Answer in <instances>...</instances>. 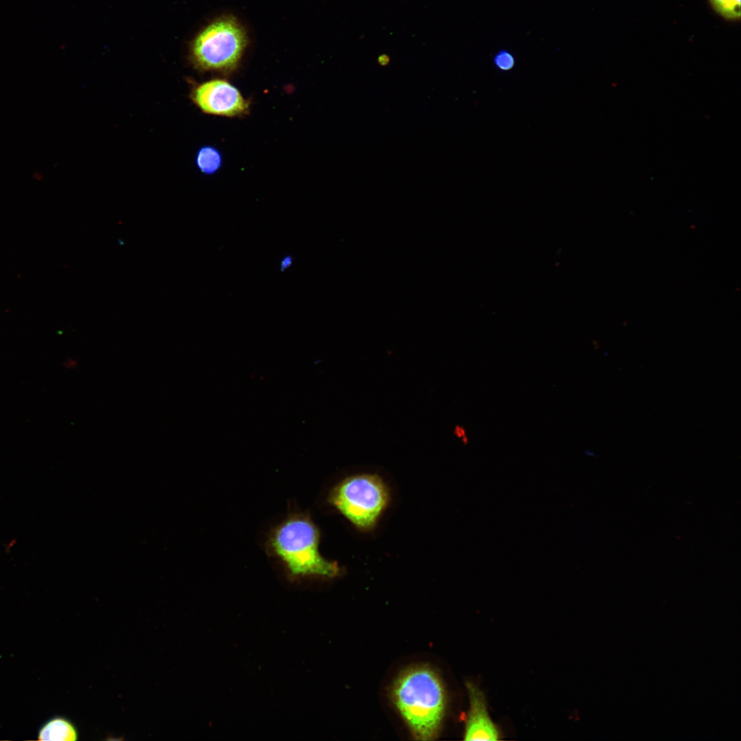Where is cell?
Here are the masks:
<instances>
[{"instance_id": "obj_1", "label": "cell", "mask_w": 741, "mask_h": 741, "mask_svg": "<svg viewBox=\"0 0 741 741\" xmlns=\"http://www.w3.org/2000/svg\"><path fill=\"white\" fill-rule=\"evenodd\" d=\"M320 541V530L311 517L294 513L270 530L265 549L280 563L290 583L336 578L342 569L337 562L322 556Z\"/></svg>"}, {"instance_id": "obj_2", "label": "cell", "mask_w": 741, "mask_h": 741, "mask_svg": "<svg viewBox=\"0 0 741 741\" xmlns=\"http://www.w3.org/2000/svg\"><path fill=\"white\" fill-rule=\"evenodd\" d=\"M396 708L416 740H431L438 735L446 707L443 684L427 666H415L399 675L392 689Z\"/></svg>"}, {"instance_id": "obj_3", "label": "cell", "mask_w": 741, "mask_h": 741, "mask_svg": "<svg viewBox=\"0 0 741 741\" xmlns=\"http://www.w3.org/2000/svg\"><path fill=\"white\" fill-rule=\"evenodd\" d=\"M329 504L357 530H373L389 506L390 492L383 478L375 473L344 478L329 491Z\"/></svg>"}, {"instance_id": "obj_4", "label": "cell", "mask_w": 741, "mask_h": 741, "mask_svg": "<svg viewBox=\"0 0 741 741\" xmlns=\"http://www.w3.org/2000/svg\"><path fill=\"white\" fill-rule=\"evenodd\" d=\"M246 46L244 28L235 19L222 17L204 28L193 40L191 60L202 71L234 70Z\"/></svg>"}, {"instance_id": "obj_5", "label": "cell", "mask_w": 741, "mask_h": 741, "mask_svg": "<svg viewBox=\"0 0 741 741\" xmlns=\"http://www.w3.org/2000/svg\"><path fill=\"white\" fill-rule=\"evenodd\" d=\"M189 97L200 110L209 115L235 117L246 115L250 110L249 102L226 80L213 79L198 84L192 87Z\"/></svg>"}, {"instance_id": "obj_6", "label": "cell", "mask_w": 741, "mask_h": 741, "mask_svg": "<svg viewBox=\"0 0 741 741\" xmlns=\"http://www.w3.org/2000/svg\"><path fill=\"white\" fill-rule=\"evenodd\" d=\"M469 710L467 717L465 740H498L499 733L489 716L485 698L480 689L473 683L467 685Z\"/></svg>"}, {"instance_id": "obj_7", "label": "cell", "mask_w": 741, "mask_h": 741, "mask_svg": "<svg viewBox=\"0 0 741 741\" xmlns=\"http://www.w3.org/2000/svg\"><path fill=\"white\" fill-rule=\"evenodd\" d=\"M76 727L68 719L58 716L47 720L39 729L38 740L71 741L78 739Z\"/></svg>"}, {"instance_id": "obj_8", "label": "cell", "mask_w": 741, "mask_h": 741, "mask_svg": "<svg viewBox=\"0 0 741 741\" xmlns=\"http://www.w3.org/2000/svg\"><path fill=\"white\" fill-rule=\"evenodd\" d=\"M222 156L220 150L212 145H204L198 149L195 156L198 169L204 175H213L222 165Z\"/></svg>"}, {"instance_id": "obj_9", "label": "cell", "mask_w": 741, "mask_h": 741, "mask_svg": "<svg viewBox=\"0 0 741 741\" xmlns=\"http://www.w3.org/2000/svg\"><path fill=\"white\" fill-rule=\"evenodd\" d=\"M714 11L729 21H740V0H708Z\"/></svg>"}, {"instance_id": "obj_10", "label": "cell", "mask_w": 741, "mask_h": 741, "mask_svg": "<svg viewBox=\"0 0 741 741\" xmlns=\"http://www.w3.org/2000/svg\"><path fill=\"white\" fill-rule=\"evenodd\" d=\"M495 66L500 71H508L515 66V58L506 50L499 51L493 58Z\"/></svg>"}, {"instance_id": "obj_11", "label": "cell", "mask_w": 741, "mask_h": 741, "mask_svg": "<svg viewBox=\"0 0 741 741\" xmlns=\"http://www.w3.org/2000/svg\"><path fill=\"white\" fill-rule=\"evenodd\" d=\"M292 262L293 259L291 256L285 257L280 263V270L281 271H284L285 270L289 268L292 266Z\"/></svg>"}, {"instance_id": "obj_12", "label": "cell", "mask_w": 741, "mask_h": 741, "mask_svg": "<svg viewBox=\"0 0 741 741\" xmlns=\"http://www.w3.org/2000/svg\"><path fill=\"white\" fill-rule=\"evenodd\" d=\"M378 62L382 66L386 65L389 62V58L386 55H381L378 58Z\"/></svg>"}]
</instances>
